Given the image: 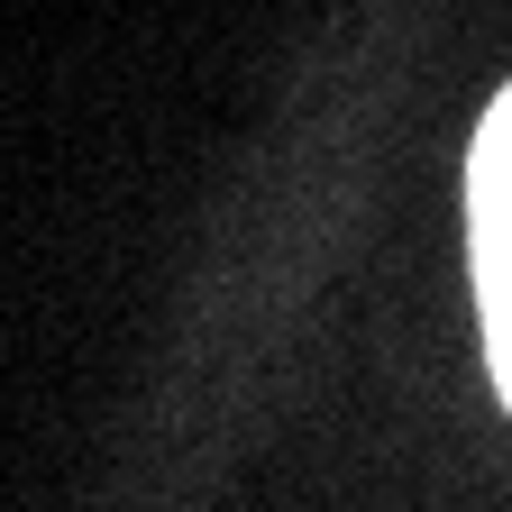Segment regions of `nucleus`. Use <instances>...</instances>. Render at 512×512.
I'll return each instance as SVG.
<instances>
[{
    "instance_id": "f257e3e1",
    "label": "nucleus",
    "mask_w": 512,
    "mask_h": 512,
    "mask_svg": "<svg viewBox=\"0 0 512 512\" xmlns=\"http://www.w3.org/2000/svg\"><path fill=\"white\" fill-rule=\"evenodd\" d=\"M467 247H476V302H485V357L512 403V92L485 110L467 156Z\"/></svg>"
}]
</instances>
